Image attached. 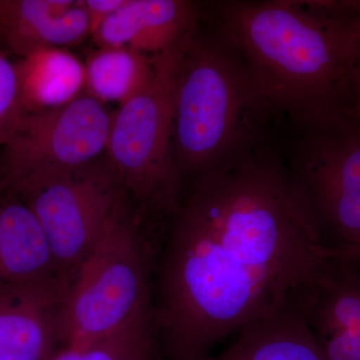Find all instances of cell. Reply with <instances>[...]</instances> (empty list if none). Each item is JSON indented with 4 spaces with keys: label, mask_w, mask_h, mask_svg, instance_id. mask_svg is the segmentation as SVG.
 Masks as SVG:
<instances>
[{
    "label": "cell",
    "mask_w": 360,
    "mask_h": 360,
    "mask_svg": "<svg viewBox=\"0 0 360 360\" xmlns=\"http://www.w3.org/2000/svg\"><path fill=\"white\" fill-rule=\"evenodd\" d=\"M329 260L276 139L182 191L158 250L160 360H206L293 302Z\"/></svg>",
    "instance_id": "1"
},
{
    "label": "cell",
    "mask_w": 360,
    "mask_h": 360,
    "mask_svg": "<svg viewBox=\"0 0 360 360\" xmlns=\"http://www.w3.org/2000/svg\"><path fill=\"white\" fill-rule=\"evenodd\" d=\"M201 6L238 44L279 122L354 116L360 2L217 0Z\"/></svg>",
    "instance_id": "2"
},
{
    "label": "cell",
    "mask_w": 360,
    "mask_h": 360,
    "mask_svg": "<svg viewBox=\"0 0 360 360\" xmlns=\"http://www.w3.org/2000/svg\"><path fill=\"white\" fill-rule=\"evenodd\" d=\"M278 123L238 44L201 6L175 77L172 151L182 191L250 155Z\"/></svg>",
    "instance_id": "3"
},
{
    "label": "cell",
    "mask_w": 360,
    "mask_h": 360,
    "mask_svg": "<svg viewBox=\"0 0 360 360\" xmlns=\"http://www.w3.org/2000/svg\"><path fill=\"white\" fill-rule=\"evenodd\" d=\"M160 243L127 196L71 284L63 311L65 348L87 347L153 309Z\"/></svg>",
    "instance_id": "4"
},
{
    "label": "cell",
    "mask_w": 360,
    "mask_h": 360,
    "mask_svg": "<svg viewBox=\"0 0 360 360\" xmlns=\"http://www.w3.org/2000/svg\"><path fill=\"white\" fill-rule=\"evenodd\" d=\"M184 46L155 56L149 84L113 111L106 148L125 195L143 224L160 238L182 193L172 122L175 77Z\"/></svg>",
    "instance_id": "5"
},
{
    "label": "cell",
    "mask_w": 360,
    "mask_h": 360,
    "mask_svg": "<svg viewBox=\"0 0 360 360\" xmlns=\"http://www.w3.org/2000/svg\"><path fill=\"white\" fill-rule=\"evenodd\" d=\"M41 226L61 279L70 288L127 195L104 155L85 167L32 180L13 193Z\"/></svg>",
    "instance_id": "6"
},
{
    "label": "cell",
    "mask_w": 360,
    "mask_h": 360,
    "mask_svg": "<svg viewBox=\"0 0 360 360\" xmlns=\"http://www.w3.org/2000/svg\"><path fill=\"white\" fill-rule=\"evenodd\" d=\"M112 115L86 94L58 110L23 115L0 150V194L103 158Z\"/></svg>",
    "instance_id": "7"
},
{
    "label": "cell",
    "mask_w": 360,
    "mask_h": 360,
    "mask_svg": "<svg viewBox=\"0 0 360 360\" xmlns=\"http://www.w3.org/2000/svg\"><path fill=\"white\" fill-rule=\"evenodd\" d=\"M59 283L0 285V360H51L65 349Z\"/></svg>",
    "instance_id": "8"
},
{
    "label": "cell",
    "mask_w": 360,
    "mask_h": 360,
    "mask_svg": "<svg viewBox=\"0 0 360 360\" xmlns=\"http://www.w3.org/2000/svg\"><path fill=\"white\" fill-rule=\"evenodd\" d=\"M200 2L127 0L91 39L96 47H127L155 58L184 46L200 22Z\"/></svg>",
    "instance_id": "9"
},
{
    "label": "cell",
    "mask_w": 360,
    "mask_h": 360,
    "mask_svg": "<svg viewBox=\"0 0 360 360\" xmlns=\"http://www.w3.org/2000/svg\"><path fill=\"white\" fill-rule=\"evenodd\" d=\"M84 0H0V44L20 58L90 37Z\"/></svg>",
    "instance_id": "10"
},
{
    "label": "cell",
    "mask_w": 360,
    "mask_h": 360,
    "mask_svg": "<svg viewBox=\"0 0 360 360\" xmlns=\"http://www.w3.org/2000/svg\"><path fill=\"white\" fill-rule=\"evenodd\" d=\"M34 283L70 290L30 208L15 194H0V285Z\"/></svg>",
    "instance_id": "11"
},
{
    "label": "cell",
    "mask_w": 360,
    "mask_h": 360,
    "mask_svg": "<svg viewBox=\"0 0 360 360\" xmlns=\"http://www.w3.org/2000/svg\"><path fill=\"white\" fill-rule=\"evenodd\" d=\"M206 360H328L307 323L298 297L252 322L226 349Z\"/></svg>",
    "instance_id": "12"
},
{
    "label": "cell",
    "mask_w": 360,
    "mask_h": 360,
    "mask_svg": "<svg viewBox=\"0 0 360 360\" xmlns=\"http://www.w3.org/2000/svg\"><path fill=\"white\" fill-rule=\"evenodd\" d=\"M14 66L23 115L58 110L85 94L84 63L68 49H40Z\"/></svg>",
    "instance_id": "13"
},
{
    "label": "cell",
    "mask_w": 360,
    "mask_h": 360,
    "mask_svg": "<svg viewBox=\"0 0 360 360\" xmlns=\"http://www.w3.org/2000/svg\"><path fill=\"white\" fill-rule=\"evenodd\" d=\"M85 94L103 104L122 105L153 77L155 56L127 47H96L84 63Z\"/></svg>",
    "instance_id": "14"
},
{
    "label": "cell",
    "mask_w": 360,
    "mask_h": 360,
    "mask_svg": "<svg viewBox=\"0 0 360 360\" xmlns=\"http://www.w3.org/2000/svg\"><path fill=\"white\" fill-rule=\"evenodd\" d=\"M153 310L137 315L105 338L79 348H65L51 360H160Z\"/></svg>",
    "instance_id": "15"
},
{
    "label": "cell",
    "mask_w": 360,
    "mask_h": 360,
    "mask_svg": "<svg viewBox=\"0 0 360 360\" xmlns=\"http://www.w3.org/2000/svg\"><path fill=\"white\" fill-rule=\"evenodd\" d=\"M22 116L15 66L0 49V150Z\"/></svg>",
    "instance_id": "16"
},
{
    "label": "cell",
    "mask_w": 360,
    "mask_h": 360,
    "mask_svg": "<svg viewBox=\"0 0 360 360\" xmlns=\"http://www.w3.org/2000/svg\"><path fill=\"white\" fill-rule=\"evenodd\" d=\"M127 0H84L85 11L89 18L90 37L96 32L104 21L110 18L125 4Z\"/></svg>",
    "instance_id": "17"
},
{
    "label": "cell",
    "mask_w": 360,
    "mask_h": 360,
    "mask_svg": "<svg viewBox=\"0 0 360 360\" xmlns=\"http://www.w3.org/2000/svg\"><path fill=\"white\" fill-rule=\"evenodd\" d=\"M354 116L360 122V35L354 77Z\"/></svg>",
    "instance_id": "18"
},
{
    "label": "cell",
    "mask_w": 360,
    "mask_h": 360,
    "mask_svg": "<svg viewBox=\"0 0 360 360\" xmlns=\"http://www.w3.org/2000/svg\"><path fill=\"white\" fill-rule=\"evenodd\" d=\"M357 262H360V255H359V258H357Z\"/></svg>",
    "instance_id": "19"
}]
</instances>
